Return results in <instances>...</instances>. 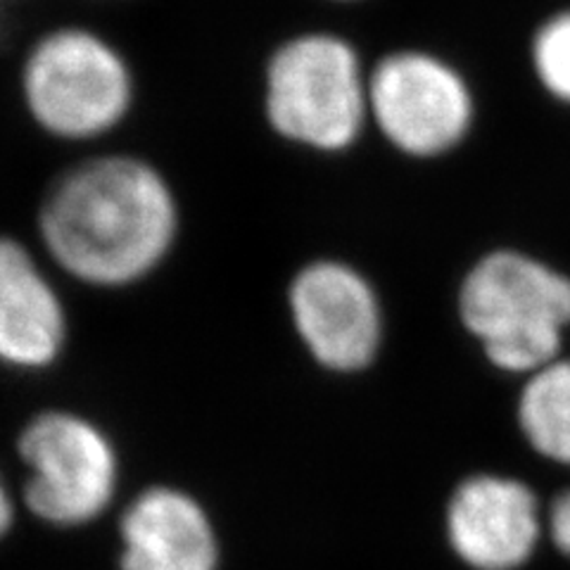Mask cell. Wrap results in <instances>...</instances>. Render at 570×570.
<instances>
[{"mask_svg": "<svg viewBox=\"0 0 570 570\" xmlns=\"http://www.w3.org/2000/svg\"><path fill=\"white\" fill-rule=\"evenodd\" d=\"M459 307L494 366L534 373L559 356L570 324V278L504 249L473 266Z\"/></svg>", "mask_w": 570, "mask_h": 570, "instance_id": "277c9868", "label": "cell"}, {"mask_svg": "<svg viewBox=\"0 0 570 570\" xmlns=\"http://www.w3.org/2000/svg\"><path fill=\"white\" fill-rule=\"evenodd\" d=\"M331 3H356V0H331Z\"/></svg>", "mask_w": 570, "mask_h": 570, "instance_id": "9a60e30c", "label": "cell"}, {"mask_svg": "<svg viewBox=\"0 0 570 570\" xmlns=\"http://www.w3.org/2000/svg\"><path fill=\"white\" fill-rule=\"evenodd\" d=\"M264 117L291 146L350 150L371 121L368 71L341 33L309 29L283 39L264 67Z\"/></svg>", "mask_w": 570, "mask_h": 570, "instance_id": "7a4b0ae2", "label": "cell"}, {"mask_svg": "<svg viewBox=\"0 0 570 570\" xmlns=\"http://www.w3.org/2000/svg\"><path fill=\"white\" fill-rule=\"evenodd\" d=\"M12 515H14V509H12V499H10V492L6 490L3 480H0V538L10 530L12 525Z\"/></svg>", "mask_w": 570, "mask_h": 570, "instance_id": "5bb4252c", "label": "cell"}, {"mask_svg": "<svg viewBox=\"0 0 570 570\" xmlns=\"http://www.w3.org/2000/svg\"><path fill=\"white\" fill-rule=\"evenodd\" d=\"M43 245L88 285L119 288L165 262L178 234L167 178L134 155H100L67 169L39 214Z\"/></svg>", "mask_w": 570, "mask_h": 570, "instance_id": "6da1fadb", "label": "cell"}, {"mask_svg": "<svg viewBox=\"0 0 570 570\" xmlns=\"http://www.w3.org/2000/svg\"><path fill=\"white\" fill-rule=\"evenodd\" d=\"M534 492L513 478L475 475L461 483L448 509L454 554L473 570H519L540 540Z\"/></svg>", "mask_w": 570, "mask_h": 570, "instance_id": "ba28073f", "label": "cell"}, {"mask_svg": "<svg viewBox=\"0 0 570 570\" xmlns=\"http://www.w3.org/2000/svg\"><path fill=\"white\" fill-rule=\"evenodd\" d=\"M29 119L65 142H94L134 112L136 75L124 50L105 33L62 24L36 39L20 69Z\"/></svg>", "mask_w": 570, "mask_h": 570, "instance_id": "3957f363", "label": "cell"}, {"mask_svg": "<svg viewBox=\"0 0 570 570\" xmlns=\"http://www.w3.org/2000/svg\"><path fill=\"white\" fill-rule=\"evenodd\" d=\"M532 60L547 91L570 102V12L542 27L532 46Z\"/></svg>", "mask_w": 570, "mask_h": 570, "instance_id": "7c38bea8", "label": "cell"}, {"mask_svg": "<svg viewBox=\"0 0 570 570\" xmlns=\"http://www.w3.org/2000/svg\"><path fill=\"white\" fill-rule=\"evenodd\" d=\"M29 466L24 502L36 519L60 528L96 521L117 492V452L96 423L67 412L36 416L20 438Z\"/></svg>", "mask_w": 570, "mask_h": 570, "instance_id": "5b68a950", "label": "cell"}, {"mask_svg": "<svg viewBox=\"0 0 570 570\" xmlns=\"http://www.w3.org/2000/svg\"><path fill=\"white\" fill-rule=\"evenodd\" d=\"M288 302L299 341L321 366L352 373L373 362L383 335L381 305L350 264H307L291 283Z\"/></svg>", "mask_w": 570, "mask_h": 570, "instance_id": "52a82bcc", "label": "cell"}, {"mask_svg": "<svg viewBox=\"0 0 570 570\" xmlns=\"http://www.w3.org/2000/svg\"><path fill=\"white\" fill-rule=\"evenodd\" d=\"M523 435L542 456L570 463V362L530 373L519 402Z\"/></svg>", "mask_w": 570, "mask_h": 570, "instance_id": "8fae6325", "label": "cell"}, {"mask_svg": "<svg viewBox=\"0 0 570 570\" xmlns=\"http://www.w3.org/2000/svg\"><path fill=\"white\" fill-rule=\"evenodd\" d=\"M549 525H551V538H554L561 554L570 557V490L563 492L554 502Z\"/></svg>", "mask_w": 570, "mask_h": 570, "instance_id": "4fadbf2b", "label": "cell"}, {"mask_svg": "<svg viewBox=\"0 0 570 570\" xmlns=\"http://www.w3.org/2000/svg\"><path fill=\"white\" fill-rule=\"evenodd\" d=\"M65 341L60 295L24 245L0 238V362L24 371L46 368Z\"/></svg>", "mask_w": 570, "mask_h": 570, "instance_id": "30bf717a", "label": "cell"}, {"mask_svg": "<svg viewBox=\"0 0 570 570\" xmlns=\"http://www.w3.org/2000/svg\"><path fill=\"white\" fill-rule=\"evenodd\" d=\"M121 570H217L219 542L188 492L150 488L121 515Z\"/></svg>", "mask_w": 570, "mask_h": 570, "instance_id": "9c48e42d", "label": "cell"}, {"mask_svg": "<svg viewBox=\"0 0 570 570\" xmlns=\"http://www.w3.org/2000/svg\"><path fill=\"white\" fill-rule=\"evenodd\" d=\"M368 112L400 153L435 157L466 136L473 100L466 81L448 62L400 50L368 71Z\"/></svg>", "mask_w": 570, "mask_h": 570, "instance_id": "8992f818", "label": "cell"}]
</instances>
